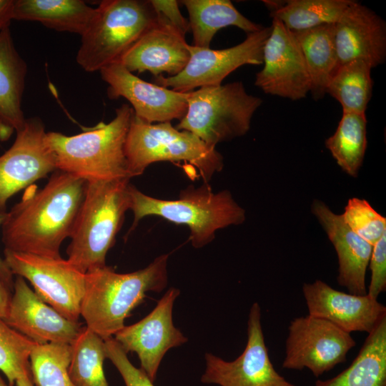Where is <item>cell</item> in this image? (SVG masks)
I'll return each mask as SVG.
<instances>
[{
  "label": "cell",
  "instance_id": "obj_32",
  "mask_svg": "<svg viewBox=\"0 0 386 386\" xmlns=\"http://www.w3.org/2000/svg\"><path fill=\"white\" fill-rule=\"evenodd\" d=\"M36 344L0 318V371L14 386L16 380L30 371L29 355Z\"/></svg>",
  "mask_w": 386,
  "mask_h": 386
},
{
  "label": "cell",
  "instance_id": "obj_16",
  "mask_svg": "<svg viewBox=\"0 0 386 386\" xmlns=\"http://www.w3.org/2000/svg\"><path fill=\"white\" fill-rule=\"evenodd\" d=\"M102 79L108 84L111 99H126L135 117L149 124L181 120L187 109V93L144 81L119 62L102 68Z\"/></svg>",
  "mask_w": 386,
  "mask_h": 386
},
{
  "label": "cell",
  "instance_id": "obj_2",
  "mask_svg": "<svg viewBox=\"0 0 386 386\" xmlns=\"http://www.w3.org/2000/svg\"><path fill=\"white\" fill-rule=\"evenodd\" d=\"M168 258L169 254H162L146 267L129 273H117L107 265L87 272L80 306L86 327L104 340L112 337L147 292L166 287Z\"/></svg>",
  "mask_w": 386,
  "mask_h": 386
},
{
  "label": "cell",
  "instance_id": "obj_36",
  "mask_svg": "<svg viewBox=\"0 0 386 386\" xmlns=\"http://www.w3.org/2000/svg\"><path fill=\"white\" fill-rule=\"evenodd\" d=\"M157 14L185 36L190 30L189 21L184 18L179 9V3L174 0H150Z\"/></svg>",
  "mask_w": 386,
  "mask_h": 386
},
{
  "label": "cell",
  "instance_id": "obj_1",
  "mask_svg": "<svg viewBox=\"0 0 386 386\" xmlns=\"http://www.w3.org/2000/svg\"><path fill=\"white\" fill-rule=\"evenodd\" d=\"M85 180L56 170L42 189L30 187L1 224L5 249L58 257L84 199Z\"/></svg>",
  "mask_w": 386,
  "mask_h": 386
},
{
  "label": "cell",
  "instance_id": "obj_12",
  "mask_svg": "<svg viewBox=\"0 0 386 386\" xmlns=\"http://www.w3.org/2000/svg\"><path fill=\"white\" fill-rule=\"evenodd\" d=\"M206 368L201 377L204 384L220 386H297L274 369L265 345L261 324V308L252 304L247 322V341L242 353L226 361L212 353L204 355Z\"/></svg>",
  "mask_w": 386,
  "mask_h": 386
},
{
  "label": "cell",
  "instance_id": "obj_4",
  "mask_svg": "<svg viewBox=\"0 0 386 386\" xmlns=\"http://www.w3.org/2000/svg\"><path fill=\"white\" fill-rule=\"evenodd\" d=\"M130 207L134 220L128 234L140 219L157 216L190 230V241L194 248L210 243L217 230L242 224L246 212L228 190L214 192L204 182L198 187L189 186L182 190L176 199L166 200L147 195L129 184Z\"/></svg>",
  "mask_w": 386,
  "mask_h": 386
},
{
  "label": "cell",
  "instance_id": "obj_26",
  "mask_svg": "<svg viewBox=\"0 0 386 386\" xmlns=\"http://www.w3.org/2000/svg\"><path fill=\"white\" fill-rule=\"evenodd\" d=\"M293 32V31H292ZM300 46L310 79V93L322 99L338 67L335 41V24H324L293 32Z\"/></svg>",
  "mask_w": 386,
  "mask_h": 386
},
{
  "label": "cell",
  "instance_id": "obj_6",
  "mask_svg": "<svg viewBox=\"0 0 386 386\" xmlns=\"http://www.w3.org/2000/svg\"><path fill=\"white\" fill-rule=\"evenodd\" d=\"M158 19L150 0L100 1L81 36L76 62L88 72L99 71L118 62Z\"/></svg>",
  "mask_w": 386,
  "mask_h": 386
},
{
  "label": "cell",
  "instance_id": "obj_28",
  "mask_svg": "<svg viewBox=\"0 0 386 386\" xmlns=\"http://www.w3.org/2000/svg\"><path fill=\"white\" fill-rule=\"evenodd\" d=\"M365 113L342 112L335 132L325 140V147L347 174L357 177L367 149Z\"/></svg>",
  "mask_w": 386,
  "mask_h": 386
},
{
  "label": "cell",
  "instance_id": "obj_38",
  "mask_svg": "<svg viewBox=\"0 0 386 386\" xmlns=\"http://www.w3.org/2000/svg\"><path fill=\"white\" fill-rule=\"evenodd\" d=\"M6 213L0 212V226H1L5 217ZM0 280H1L11 290L14 286V275L6 265L4 259L0 255Z\"/></svg>",
  "mask_w": 386,
  "mask_h": 386
},
{
  "label": "cell",
  "instance_id": "obj_24",
  "mask_svg": "<svg viewBox=\"0 0 386 386\" xmlns=\"http://www.w3.org/2000/svg\"><path fill=\"white\" fill-rule=\"evenodd\" d=\"M315 386H386V315L368 333L351 365Z\"/></svg>",
  "mask_w": 386,
  "mask_h": 386
},
{
  "label": "cell",
  "instance_id": "obj_9",
  "mask_svg": "<svg viewBox=\"0 0 386 386\" xmlns=\"http://www.w3.org/2000/svg\"><path fill=\"white\" fill-rule=\"evenodd\" d=\"M4 261L13 275L28 280L35 293L64 317L79 322L85 274L67 259L4 249Z\"/></svg>",
  "mask_w": 386,
  "mask_h": 386
},
{
  "label": "cell",
  "instance_id": "obj_15",
  "mask_svg": "<svg viewBox=\"0 0 386 386\" xmlns=\"http://www.w3.org/2000/svg\"><path fill=\"white\" fill-rule=\"evenodd\" d=\"M179 294V289L171 287L146 317L114 335L127 354L137 355L140 368L152 382L166 352L188 341L172 320L174 303Z\"/></svg>",
  "mask_w": 386,
  "mask_h": 386
},
{
  "label": "cell",
  "instance_id": "obj_33",
  "mask_svg": "<svg viewBox=\"0 0 386 386\" xmlns=\"http://www.w3.org/2000/svg\"><path fill=\"white\" fill-rule=\"evenodd\" d=\"M341 215L346 224L372 246L386 233V218L365 199H350Z\"/></svg>",
  "mask_w": 386,
  "mask_h": 386
},
{
  "label": "cell",
  "instance_id": "obj_13",
  "mask_svg": "<svg viewBox=\"0 0 386 386\" xmlns=\"http://www.w3.org/2000/svg\"><path fill=\"white\" fill-rule=\"evenodd\" d=\"M11 147L0 156V212L20 190L56 170L54 154L39 117L26 119Z\"/></svg>",
  "mask_w": 386,
  "mask_h": 386
},
{
  "label": "cell",
  "instance_id": "obj_18",
  "mask_svg": "<svg viewBox=\"0 0 386 386\" xmlns=\"http://www.w3.org/2000/svg\"><path fill=\"white\" fill-rule=\"evenodd\" d=\"M302 293L308 315L326 320L349 333L368 334L386 315V307L377 300L337 290L320 279L304 283Z\"/></svg>",
  "mask_w": 386,
  "mask_h": 386
},
{
  "label": "cell",
  "instance_id": "obj_22",
  "mask_svg": "<svg viewBox=\"0 0 386 386\" xmlns=\"http://www.w3.org/2000/svg\"><path fill=\"white\" fill-rule=\"evenodd\" d=\"M27 73L26 61L17 51L9 26L0 31V141L5 142L24 125L21 109Z\"/></svg>",
  "mask_w": 386,
  "mask_h": 386
},
{
  "label": "cell",
  "instance_id": "obj_20",
  "mask_svg": "<svg viewBox=\"0 0 386 386\" xmlns=\"http://www.w3.org/2000/svg\"><path fill=\"white\" fill-rule=\"evenodd\" d=\"M149 28L118 61L131 72L149 71L156 76L180 73L190 54L185 36L158 15Z\"/></svg>",
  "mask_w": 386,
  "mask_h": 386
},
{
  "label": "cell",
  "instance_id": "obj_37",
  "mask_svg": "<svg viewBox=\"0 0 386 386\" xmlns=\"http://www.w3.org/2000/svg\"><path fill=\"white\" fill-rule=\"evenodd\" d=\"M14 0H0V31L9 26L12 19Z\"/></svg>",
  "mask_w": 386,
  "mask_h": 386
},
{
  "label": "cell",
  "instance_id": "obj_10",
  "mask_svg": "<svg viewBox=\"0 0 386 386\" xmlns=\"http://www.w3.org/2000/svg\"><path fill=\"white\" fill-rule=\"evenodd\" d=\"M271 26L249 33L239 44L222 49L200 48L189 45L190 57L184 69L175 76L162 75L154 79V84L179 92H188L204 86L222 84L237 68L263 63V49Z\"/></svg>",
  "mask_w": 386,
  "mask_h": 386
},
{
  "label": "cell",
  "instance_id": "obj_14",
  "mask_svg": "<svg viewBox=\"0 0 386 386\" xmlns=\"http://www.w3.org/2000/svg\"><path fill=\"white\" fill-rule=\"evenodd\" d=\"M262 69L254 84L265 94L300 100L310 91V79L295 34L272 18L271 31L263 49Z\"/></svg>",
  "mask_w": 386,
  "mask_h": 386
},
{
  "label": "cell",
  "instance_id": "obj_5",
  "mask_svg": "<svg viewBox=\"0 0 386 386\" xmlns=\"http://www.w3.org/2000/svg\"><path fill=\"white\" fill-rule=\"evenodd\" d=\"M129 179L87 182L70 236L67 260L83 273L106 266L108 251L129 210Z\"/></svg>",
  "mask_w": 386,
  "mask_h": 386
},
{
  "label": "cell",
  "instance_id": "obj_21",
  "mask_svg": "<svg viewBox=\"0 0 386 386\" xmlns=\"http://www.w3.org/2000/svg\"><path fill=\"white\" fill-rule=\"evenodd\" d=\"M311 210L336 251L338 284L350 294L367 295L365 275L372 246L354 232L341 214L333 212L323 202L314 200Z\"/></svg>",
  "mask_w": 386,
  "mask_h": 386
},
{
  "label": "cell",
  "instance_id": "obj_40",
  "mask_svg": "<svg viewBox=\"0 0 386 386\" xmlns=\"http://www.w3.org/2000/svg\"><path fill=\"white\" fill-rule=\"evenodd\" d=\"M16 386H34L31 378V371L20 376L15 382Z\"/></svg>",
  "mask_w": 386,
  "mask_h": 386
},
{
  "label": "cell",
  "instance_id": "obj_3",
  "mask_svg": "<svg viewBox=\"0 0 386 386\" xmlns=\"http://www.w3.org/2000/svg\"><path fill=\"white\" fill-rule=\"evenodd\" d=\"M133 114L132 107L123 104L109 123L72 136L47 132L56 170L86 182L130 179L124 146Z\"/></svg>",
  "mask_w": 386,
  "mask_h": 386
},
{
  "label": "cell",
  "instance_id": "obj_19",
  "mask_svg": "<svg viewBox=\"0 0 386 386\" xmlns=\"http://www.w3.org/2000/svg\"><path fill=\"white\" fill-rule=\"evenodd\" d=\"M338 66L354 60L372 68L386 59V24L370 8L355 1L335 24Z\"/></svg>",
  "mask_w": 386,
  "mask_h": 386
},
{
  "label": "cell",
  "instance_id": "obj_17",
  "mask_svg": "<svg viewBox=\"0 0 386 386\" xmlns=\"http://www.w3.org/2000/svg\"><path fill=\"white\" fill-rule=\"evenodd\" d=\"M13 290L4 320L10 327L37 345L74 341L83 327L80 322L68 320L44 302L20 276Z\"/></svg>",
  "mask_w": 386,
  "mask_h": 386
},
{
  "label": "cell",
  "instance_id": "obj_27",
  "mask_svg": "<svg viewBox=\"0 0 386 386\" xmlns=\"http://www.w3.org/2000/svg\"><path fill=\"white\" fill-rule=\"evenodd\" d=\"M271 16L279 19L293 32L324 24H335L352 2V0L263 1Z\"/></svg>",
  "mask_w": 386,
  "mask_h": 386
},
{
  "label": "cell",
  "instance_id": "obj_35",
  "mask_svg": "<svg viewBox=\"0 0 386 386\" xmlns=\"http://www.w3.org/2000/svg\"><path fill=\"white\" fill-rule=\"evenodd\" d=\"M369 264L371 277L367 295L377 300L386 290V233L372 246Z\"/></svg>",
  "mask_w": 386,
  "mask_h": 386
},
{
  "label": "cell",
  "instance_id": "obj_29",
  "mask_svg": "<svg viewBox=\"0 0 386 386\" xmlns=\"http://www.w3.org/2000/svg\"><path fill=\"white\" fill-rule=\"evenodd\" d=\"M372 67L354 60L339 66L326 88L342 106V112L365 113L372 92Z\"/></svg>",
  "mask_w": 386,
  "mask_h": 386
},
{
  "label": "cell",
  "instance_id": "obj_39",
  "mask_svg": "<svg viewBox=\"0 0 386 386\" xmlns=\"http://www.w3.org/2000/svg\"><path fill=\"white\" fill-rule=\"evenodd\" d=\"M11 290L0 280V318L5 320L11 298Z\"/></svg>",
  "mask_w": 386,
  "mask_h": 386
},
{
  "label": "cell",
  "instance_id": "obj_34",
  "mask_svg": "<svg viewBox=\"0 0 386 386\" xmlns=\"http://www.w3.org/2000/svg\"><path fill=\"white\" fill-rule=\"evenodd\" d=\"M107 358L120 373L126 386H154L147 374L129 361L127 353L112 337L104 340Z\"/></svg>",
  "mask_w": 386,
  "mask_h": 386
},
{
  "label": "cell",
  "instance_id": "obj_7",
  "mask_svg": "<svg viewBox=\"0 0 386 386\" xmlns=\"http://www.w3.org/2000/svg\"><path fill=\"white\" fill-rule=\"evenodd\" d=\"M124 152L130 177L139 176L157 162H187L197 168L205 182L220 172L223 157L192 133L179 130L171 122L147 123L133 114Z\"/></svg>",
  "mask_w": 386,
  "mask_h": 386
},
{
  "label": "cell",
  "instance_id": "obj_11",
  "mask_svg": "<svg viewBox=\"0 0 386 386\" xmlns=\"http://www.w3.org/2000/svg\"><path fill=\"white\" fill-rule=\"evenodd\" d=\"M288 331L282 367L307 368L316 377L345 362L356 345L350 333L310 315L291 320Z\"/></svg>",
  "mask_w": 386,
  "mask_h": 386
},
{
  "label": "cell",
  "instance_id": "obj_25",
  "mask_svg": "<svg viewBox=\"0 0 386 386\" xmlns=\"http://www.w3.org/2000/svg\"><path fill=\"white\" fill-rule=\"evenodd\" d=\"M179 2L189 14L194 46L209 48L215 34L227 26H237L248 34L264 28L243 16L229 0H183Z\"/></svg>",
  "mask_w": 386,
  "mask_h": 386
},
{
  "label": "cell",
  "instance_id": "obj_30",
  "mask_svg": "<svg viewBox=\"0 0 386 386\" xmlns=\"http://www.w3.org/2000/svg\"><path fill=\"white\" fill-rule=\"evenodd\" d=\"M71 345L69 375L73 386H109L103 369L104 340L86 326Z\"/></svg>",
  "mask_w": 386,
  "mask_h": 386
},
{
  "label": "cell",
  "instance_id": "obj_8",
  "mask_svg": "<svg viewBox=\"0 0 386 386\" xmlns=\"http://www.w3.org/2000/svg\"><path fill=\"white\" fill-rule=\"evenodd\" d=\"M187 93V109L176 128L189 132L207 146L243 136L262 103L241 81L204 86Z\"/></svg>",
  "mask_w": 386,
  "mask_h": 386
},
{
  "label": "cell",
  "instance_id": "obj_41",
  "mask_svg": "<svg viewBox=\"0 0 386 386\" xmlns=\"http://www.w3.org/2000/svg\"><path fill=\"white\" fill-rule=\"evenodd\" d=\"M0 386H9V385H7L4 380L2 379V377L0 376Z\"/></svg>",
  "mask_w": 386,
  "mask_h": 386
},
{
  "label": "cell",
  "instance_id": "obj_31",
  "mask_svg": "<svg viewBox=\"0 0 386 386\" xmlns=\"http://www.w3.org/2000/svg\"><path fill=\"white\" fill-rule=\"evenodd\" d=\"M71 345H36L29 355L31 378L36 386H73L69 375Z\"/></svg>",
  "mask_w": 386,
  "mask_h": 386
},
{
  "label": "cell",
  "instance_id": "obj_23",
  "mask_svg": "<svg viewBox=\"0 0 386 386\" xmlns=\"http://www.w3.org/2000/svg\"><path fill=\"white\" fill-rule=\"evenodd\" d=\"M94 13L95 8L81 0H14L12 19L39 21L57 31L81 36Z\"/></svg>",
  "mask_w": 386,
  "mask_h": 386
}]
</instances>
